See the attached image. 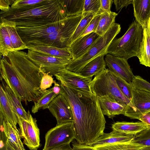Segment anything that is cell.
<instances>
[{
    "mask_svg": "<svg viewBox=\"0 0 150 150\" xmlns=\"http://www.w3.org/2000/svg\"><path fill=\"white\" fill-rule=\"evenodd\" d=\"M61 93L68 101L72 110L77 143L88 145L104 133L106 122L98 97L88 95L61 83Z\"/></svg>",
    "mask_w": 150,
    "mask_h": 150,
    "instance_id": "1",
    "label": "cell"
},
{
    "mask_svg": "<svg viewBox=\"0 0 150 150\" xmlns=\"http://www.w3.org/2000/svg\"><path fill=\"white\" fill-rule=\"evenodd\" d=\"M6 57L1 59L0 79L26 105L28 102H34L41 93L40 86L43 74L41 68L23 51L14 50Z\"/></svg>",
    "mask_w": 150,
    "mask_h": 150,
    "instance_id": "2",
    "label": "cell"
},
{
    "mask_svg": "<svg viewBox=\"0 0 150 150\" xmlns=\"http://www.w3.org/2000/svg\"><path fill=\"white\" fill-rule=\"evenodd\" d=\"M83 14L67 17L58 21L38 26H16V28L26 46L68 48L74 33L83 17Z\"/></svg>",
    "mask_w": 150,
    "mask_h": 150,
    "instance_id": "3",
    "label": "cell"
},
{
    "mask_svg": "<svg viewBox=\"0 0 150 150\" xmlns=\"http://www.w3.org/2000/svg\"><path fill=\"white\" fill-rule=\"evenodd\" d=\"M67 17L61 0H48L37 7L7 15L0 18L14 21L16 26L30 27L58 21Z\"/></svg>",
    "mask_w": 150,
    "mask_h": 150,
    "instance_id": "4",
    "label": "cell"
},
{
    "mask_svg": "<svg viewBox=\"0 0 150 150\" xmlns=\"http://www.w3.org/2000/svg\"><path fill=\"white\" fill-rule=\"evenodd\" d=\"M143 36V27L135 20L122 37L112 41L107 53L127 60L133 57H138Z\"/></svg>",
    "mask_w": 150,
    "mask_h": 150,
    "instance_id": "5",
    "label": "cell"
},
{
    "mask_svg": "<svg viewBox=\"0 0 150 150\" xmlns=\"http://www.w3.org/2000/svg\"><path fill=\"white\" fill-rule=\"evenodd\" d=\"M121 29L120 25L115 23L104 34L100 36L85 52L76 59H72L67 65L66 69L79 74L91 60L101 55H106L109 46L120 33Z\"/></svg>",
    "mask_w": 150,
    "mask_h": 150,
    "instance_id": "6",
    "label": "cell"
},
{
    "mask_svg": "<svg viewBox=\"0 0 150 150\" xmlns=\"http://www.w3.org/2000/svg\"><path fill=\"white\" fill-rule=\"evenodd\" d=\"M90 87L92 93L98 98L108 96L118 103L126 105L127 108L125 113L133 109L131 101L122 93L108 69L105 68L95 76Z\"/></svg>",
    "mask_w": 150,
    "mask_h": 150,
    "instance_id": "7",
    "label": "cell"
},
{
    "mask_svg": "<svg viewBox=\"0 0 150 150\" xmlns=\"http://www.w3.org/2000/svg\"><path fill=\"white\" fill-rule=\"evenodd\" d=\"M76 134L73 122L57 125L45 135L43 149L48 150L70 143L75 139Z\"/></svg>",
    "mask_w": 150,
    "mask_h": 150,
    "instance_id": "8",
    "label": "cell"
},
{
    "mask_svg": "<svg viewBox=\"0 0 150 150\" xmlns=\"http://www.w3.org/2000/svg\"><path fill=\"white\" fill-rule=\"evenodd\" d=\"M27 55L44 72L52 76L66 69L67 65L72 59L54 57L29 49Z\"/></svg>",
    "mask_w": 150,
    "mask_h": 150,
    "instance_id": "9",
    "label": "cell"
},
{
    "mask_svg": "<svg viewBox=\"0 0 150 150\" xmlns=\"http://www.w3.org/2000/svg\"><path fill=\"white\" fill-rule=\"evenodd\" d=\"M61 83L88 95H91V77L83 76L66 69L54 75Z\"/></svg>",
    "mask_w": 150,
    "mask_h": 150,
    "instance_id": "10",
    "label": "cell"
},
{
    "mask_svg": "<svg viewBox=\"0 0 150 150\" xmlns=\"http://www.w3.org/2000/svg\"><path fill=\"white\" fill-rule=\"evenodd\" d=\"M56 119L57 124L73 122L72 110L67 100L62 93L51 102L48 109Z\"/></svg>",
    "mask_w": 150,
    "mask_h": 150,
    "instance_id": "11",
    "label": "cell"
},
{
    "mask_svg": "<svg viewBox=\"0 0 150 150\" xmlns=\"http://www.w3.org/2000/svg\"><path fill=\"white\" fill-rule=\"evenodd\" d=\"M106 66L109 71L128 83L132 84L134 75L126 59L109 54L105 57Z\"/></svg>",
    "mask_w": 150,
    "mask_h": 150,
    "instance_id": "12",
    "label": "cell"
},
{
    "mask_svg": "<svg viewBox=\"0 0 150 150\" xmlns=\"http://www.w3.org/2000/svg\"><path fill=\"white\" fill-rule=\"evenodd\" d=\"M131 102L133 109L124 115L131 119H137L150 111V92L133 88Z\"/></svg>",
    "mask_w": 150,
    "mask_h": 150,
    "instance_id": "13",
    "label": "cell"
},
{
    "mask_svg": "<svg viewBox=\"0 0 150 150\" xmlns=\"http://www.w3.org/2000/svg\"><path fill=\"white\" fill-rule=\"evenodd\" d=\"M96 33H92L78 38L68 47L73 59L78 58L85 52L99 37Z\"/></svg>",
    "mask_w": 150,
    "mask_h": 150,
    "instance_id": "14",
    "label": "cell"
},
{
    "mask_svg": "<svg viewBox=\"0 0 150 150\" xmlns=\"http://www.w3.org/2000/svg\"><path fill=\"white\" fill-rule=\"evenodd\" d=\"M98 99L103 114L109 118L113 119L116 115L125 114L127 108L126 105L118 103L108 96L98 97Z\"/></svg>",
    "mask_w": 150,
    "mask_h": 150,
    "instance_id": "15",
    "label": "cell"
},
{
    "mask_svg": "<svg viewBox=\"0 0 150 150\" xmlns=\"http://www.w3.org/2000/svg\"><path fill=\"white\" fill-rule=\"evenodd\" d=\"M134 136L120 133L112 130L109 133H104L96 140L87 145L91 147L100 146L131 141Z\"/></svg>",
    "mask_w": 150,
    "mask_h": 150,
    "instance_id": "16",
    "label": "cell"
},
{
    "mask_svg": "<svg viewBox=\"0 0 150 150\" xmlns=\"http://www.w3.org/2000/svg\"><path fill=\"white\" fill-rule=\"evenodd\" d=\"M0 113L4 120L8 121L16 129L18 123V117L11 103L2 86L0 88Z\"/></svg>",
    "mask_w": 150,
    "mask_h": 150,
    "instance_id": "17",
    "label": "cell"
},
{
    "mask_svg": "<svg viewBox=\"0 0 150 150\" xmlns=\"http://www.w3.org/2000/svg\"><path fill=\"white\" fill-rule=\"evenodd\" d=\"M40 130L37 124V120L30 114L28 121L27 128L23 143L30 150H37L40 146Z\"/></svg>",
    "mask_w": 150,
    "mask_h": 150,
    "instance_id": "18",
    "label": "cell"
},
{
    "mask_svg": "<svg viewBox=\"0 0 150 150\" xmlns=\"http://www.w3.org/2000/svg\"><path fill=\"white\" fill-rule=\"evenodd\" d=\"M135 20L144 28L150 18V0H133Z\"/></svg>",
    "mask_w": 150,
    "mask_h": 150,
    "instance_id": "19",
    "label": "cell"
},
{
    "mask_svg": "<svg viewBox=\"0 0 150 150\" xmlns=\"http://www.w3.org/2000/svg\"><path fill=\"white\" fill-rule=\"evenodd\" d=\"M112 130L124 134L135 136L143 130L148 129L149 126L143 122H116L112 125Z\"/></svg>",
    "mask_w": 150,
    "mask_h": 150,
    "instance_id": "20",
    "label": "cell"
},
{
    "mask_svg": "<svg viewBox=\"0 0 150 150\" xmlns=\"http://www.w3.org/2000/svg\"><path fill=\"white\" fill-rule=\"evenodd\" d=\"M48 0H16L10 8L4 11H0V17L20 11L37 7L47 2Z\"/></svg>",
    "mask_w": 150,
    "mask_h": 150,
    "instance_id": "21",
    "label": "cell"
},
{
    "mask_svg": "<svg viewBox=\"0 0 150 150\" xmlns=\"http://www.w3.org/2000/svg\"><path fill=\"white\" fill-rule=\"evenodd\" d=\"M140 64L150 67V18L143 28V36L137 57Z\"/></svg>",
    "mask_w": 150,
    "mask_h": 150,
    "instance_id": "22",
    "label": "cell"
},
{
    "mask_svg": "<svg viewBox=\"0 0 150 150\" xmlns=\"http://www.w3.org/2000/svg\"><path fill=\"white\" fill-rule=\"evenodd\" d=\"M28 49L52 57L73 59L68 48H61L42 45H28Z\"/></svg>",
    "mask_w": 150,
    "mask_h": 150,
    "instance_id": "23",
    "label": "cell"
},
{
    "mask_svg": "<svg viewBox=\"0 0 150 150\" xmlns=\"http://www.w3.org/2000/svg\"><path fill=\"white\" fill-rule=\"evenodd\" d=\"M0 80L1 84L8 96L17 116L21 117L28 121L30 117V113L29 111L27 112L25 110L22 105L21 101L4 81L1 79Z\"/></svg>",
    "mask_w": 150,
    "mask_h": 150,
    "instance_id": "24",
    "label": "cell"
},
{
    "mask_svg": "<svg viewBox=\"0 0 150 150\" xmlns=\"http://www.w3.org/2000/svg\"><path fill=\"white\" fill-rule=\"evenodd\" d=\"M104 55L97 57L88 62L82 69L79 74L86 77L96 76L106 68Z\"/></svg>",
    "mask_w": 150,
    "mask_h": 150,
    "instance_id": "25",
    "label": "cell"
},
{
    "mask_svg": "<svg viewBox=\"0 0 150 150\" xmlns=\"http://www.w3.org/2000/svg\"><path fill=\"white\" fill-rule=\"evenodd\" d=\"M0 19L4 21L6 25L14 50L18 51L28 49L27 46L23 42L17 32L15 22L4 18Z\"/></svg>",
    "mask_w": 150,
    "mask_h": 150,
    "instance_id": "26",
    "label": "cell"
},
{
    "mask_svg": "<svg viewBox=\"0 0 150 150\" xmlns=\"http://www.w3.org/2000/svg\"><path fill=\"white\" fill-rule=\"evenodd\" d=\"M4 130L7 139L16 150H26L21 139L20 133L18 129L13 127L8 121L4 120Z\"/></svg>",
    "mask_w": 150,
    "mask_h": 150,
    "instance_id": "27",
    "label": "cell"
},
{
    "mask_svg": "<svg viewBox=\"0 0 150 150\" xmlns=\"http://www.w3.org/2000/svg\"><path fill=\"white\" fill-rule=\"evenodd\" d=\"M0 21V52L1 55L6 57L14 50L6 25L1 19Z\"/></svg>",
    "mask_w": 150,
    "mask_h": 150,
    "instance_id": "28",
    "label": "cell"
},
{
    "mask_svg": "<svg viewBox=\"0 0 150 150\" xmlns=\"http://www.w3.org/2000/svg\"><path fill=\"white\" fill-rule=\"evenodd\" d=\"M57 96L54 92L52 87L41 93L39 98L34 102L32 112L35 114L40 109H48L50 103Z\"/></svg>",
    "mask_w": 150,
    "mask_h": 150,
    "instance_id": "29",
    "label": "cell"
},
{
    "mask_svg": "<svg viewBox=\"0 0 150 150\" xmlns=\"http://www.w3.org/2000/svg\"><path fill=\"white\" fill-rule=\"evenodd\" d=\"M85 0H61L67 17L83 13Z\"/></svg>",
    "mask_w": 150,
    "mask_h": 150,
    "instance_id": "30",
    "label": "cell"
},
{
    "mask_svg": "<svg viewBox=\"0 0 150 150\" xmlns=\"http://www.w3.org/2000/svg\"><path fill=\"white\" fill-rule=\"evenodd\" d=\"M99 24L95 33L100 36L104 34L115 23V18L117 15L115 12L101 14Z\"/></svg>",
    "mask_w": 150,
    "mask_h": 150,
    "instance_id": "31",
    "label": "cell"
},
{
    "mask_svg": "<svg viewBox=\"0 0 150 150\" xmlns=\"http://www.w3.org/2000/svg\"><path fill=\"white\" fill-rule=\"evenodd\" d=\"M88 146L93 150H138L144 147L133 143L131 141L97 147H91Z\"/></svg>",
    "mask_w": 150,
    "mask_h": 150,
    "instance_id": "32",
    "label": "cell"
},
{
    "mask_svg": "<svg viewBox=\"0 0 150 150\" xmlns=\"http://www.w3.org/2000/svg\"><path fill=\"white\" fill-rule=\"evenodd\" d=\"M83 17L79 23L71 37V44L80 36L91 20L96 15L94 13L90 12L83 13Z\"/></svg>",
    "mask_w": 150,
    "mask_h": 150,
    "instance_id": "33",
    "label": "cell"
},
{
    "mask_svg": "<svg viewBox=\"0 0 150 150\" xmlns=\"http://www.w3.org/2000/svg\"><path fill=\"white\" fill-rule=\"evenodd\" d=\"M111 73L114 77L117 84L122 93L131 101L132 98L133 89L132 84L128 83L115 74L112 73Z\"/></svg>",
    "mask_w": 150,
    "mask_h": 150,
    "instance_id": "34",
    "label": "cell"
},
{
    "mask_svg": "<svg viewBox=\"0 0 150 150\" xmlns=\"http://www.w3.org/2000/svg\"><path fill=\"white\" fill-rule=\"evenodd\" d=\"M131 142L144 146H150V127L134 136Z\"/></svg>",
    "mask_w": 150,
    "mask_h": 150,
    "instance_id": "35",
    "label": "cell"
},
{
    "mask_svg": "<svg viewBox=\"0 0 150 150\" xmlns=\"http://www.w3.org/2000/svg\"><path fill=\"white\" fill-rule=\"evenodd\" d=\"M100 0H85L83 13L92 12L98 15L100 13Z\"/></svg>",
    "mask_w": 150,
    "mask_h": 150,
    "instance_id": "36",
    "label": "cell"
},
{
    "mask_svg": "<svg viewBox=\"0 0 150 150\" xmlns=\"http://www.w3.org/2000/svg\"><path fill=\"white\" fill-rule=\"evenodd\" d=\"M132 84L134 88L150 92V83L139 76H134Z\"/></svg>",
    "mask_w": 150,
    "mask_h": 150,
    "instance_id": "37",
    "label": "cell"
},
{
    "mask_svg": "<svg viewBox=\"0 0 150 150\" xmlns=\"http://www.w3.org/2000/svg\"><path fill=\"white\" fill-rule=\"evenodd\" d=\"M42 73L43 76L40 86V91L41 93L46 91L48 88H50L53 84L56 83L55 80H54L52 75H49L43 71Z\"/></svg>",
    "mask_w": 150,
    "mask_h": 150,
    "instance_id": "38",
    "label": "cell"
},
{
    "mask_svg": "<svg viewBox=\"0 0 150 150\" xmlns=\"http://www.w3.org/2000/svg\"><path fill=\"white\" fill-rule=\"evenodd\" d=\"M101 15V14L96 15L93 18L86 28L79 37L92 33H95L98 27Z\"/></svg>",
    "mask_w": 150,
    "mask_h": 150,
    "instance_id": "39",
    "label": "cell"
},
{
    "mask_svg": "<svg viewBox=\"0 0 150 150\" xmlns=\"http://www.w3.org/2000/svg\"><path fill=\"white\" fill-rule=\"evenodd\" d=\"M70 144V143H68L51 149L45 150L43 149L42 150H93L87 145H80L75 143L73 144L72 149Z\"/></svg>",
    "mask_w": 150,
    "mask_h": 150,
    "instance_id": "40",
    "label": "cell"
},
{
    "mask_svg": "<svg viewBox=\"0 0 150 150\" xmlns=\"http://www.w3.org/2000/svg\"><path fill=\"white\" fill-rule=\"evenodd\" d=\"M101 6L100 13L101 14L104 13H110L111 11L112 5L113 3L112 0H100Z\"/></svg>",
    "mask_w": 150,
    "mask_h": 150,
    "instance_id": "41",
    "label": "cell"
},
{
    "mask_svg": "<svg viewBox=\"0 0 150 150\" xmlns=\"http://www.w3.org/2000/svg\"><path fill=\"white\" fill-rule=\"evenodd\" d=\"M18 123L20 127V134L21 138L23 139L27 128L28 121L18 116Z\"/></svg>",
    "mask_w": 150,
    "mask_h": 150,
    "instance_id": "42",
    "label": "cell"
},
{
    "mask_svg": "<svg viewBox=\"0 0 150 150\" xmlns=\"http://www.w3.org/2000/svg\"><path fill=\"white\" fill-rule=\"evenodd\" d=\"M133 0H115L113 3L117 11L121 10L123 8H126L129 4H132Z\"/></svg>",
    "mask_w": 150,
    "mask_h": 150,
    "instance_id": "43",
    "label": "cell"
},
{
    "mask_svg": "<svg viewBox=\"0 0 150 150\" xmlns=\"http://www.w3.org/2000/svg\"><path fill=\"white\" fill-rule=\"evenodd\" d=\"M138 119L150 127V111L143 114Z\"/></svg>",
    "mask_w": 150,
    "mask_h": 150,
    "instance_id": "44",
    "label": "cell"
},
{
    "mask_svg": "<svg viewBox=\"0 0 150 150\" xmlns=\"http://www.w3.org/2000/svg\"><path fill=\"white\" fill-rule=\"evenodd\" d=\"M0 8L1 11H6L10 8V7L5 0H0Z\"/></svg>",
    "mask_w": 150,
    "mask_h": 150,
    "instance_id": "45",
    "label": "cell"
},
{
    "mask_svg": "<svg viewBox=\"0 0 150 150\" xmlns=\"http://www.w3.org/2000/svg\"><path fill=\"white\" fill-rule=\"evenodd\" d=\"M54 92L57 95H58L61 93L60 85L57 82L54 84V86L52 87Z\"/></svg>",
    "mask_w": 150,
    "mask_h": 150,
    "instance_id": "46",
    "label": "cell"
},
{
    "mask_svg": "<svg viewBox=\"0 0 150 150\" xmlns=\"http://www.w3.org/2000/svg\"><path fill=\"white\" fill-rule=\"evenodd\" d=\"M6 150H16L13 146L7 139Z\"/></svg>",
    "mask_w": 150,
    "mask_h": 150,
    "instance_id": "47",
    "label": "cell"
},
{
    "mask_svg": "<svg viewBox=\"0 0 150 150\" xmlns=\"http://www.w3.org/2000/svg\"><path fill=\"white\" fill-rule=\"evenodd\" d=\"M138 150H150V146H144Z\"/></svg>",
    "mask_w": 150,
    "mask_h": 150,
    "instance_id": "48",
    "label": "cell"
}]
</instances>
